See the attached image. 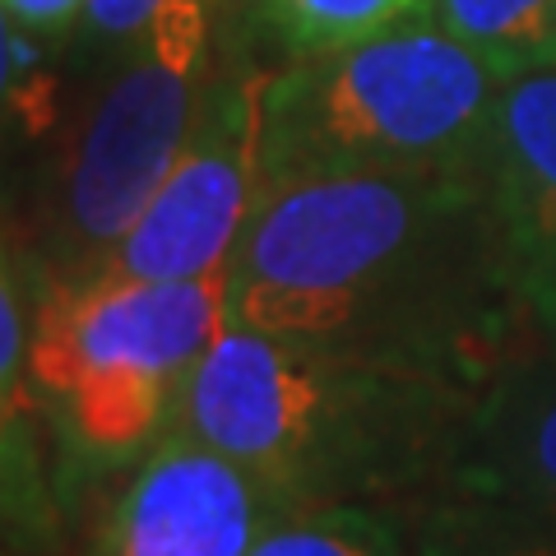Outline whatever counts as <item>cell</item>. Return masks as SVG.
<instances>
[{
  "label": "cell",
  "mask_w": 556,
  "mask_h": 556,
  "mask_svg": "<svg viewBox=\"0 0 556 556\" xmlns=\"http://www.w3.org/2000/svg\"><path fill=\"white\" fill-rule=\"evenodd\" d=\"M515 292L486 172H320L265 186L228 265V320L427 367Z\"/></svg>",
  "instance_id": "1"
},
{
  "label": "cell",
  "mask_w": 556,
  "mask_h": 556,
  "mask_svg": "<svg viewBox=\"0 0 556 556\" xmlns=\"http://www.w3.org/2000/svg\"><path fill=\"white\" fill-rule=\"evenodd\" d=\"M431 367L232 325L190 371L177 422L288 510L394 473L431 413Z\"/></svg>",
  "instance_id": "2"
},
{
  "label": "cell",
  "mask_w": 556,
  "mask_h": 556,
  "mask_svg": "<svg viewBox=\"0 0 556 556\" xmlns=\"http://www.w3.org/2000/svg\"><path fill=\"white\" fill-rule=\"evenodd\" d=\"M506 84L427 14L302 56L265 75V177L492 172Z\"/></svg>",
  "instance_id": "3"
},
{
  "label": "cell",
  "mask_w": 556,
  "mask_h": 556,
  "mask_svg": "<svg viewBox=\"0 0 556 556\" xmlns=\"http://www.w3.org/2000/svg\"><path fill=\"white\" fill-rule=\"evenodd\" d=\"M228 329V269L208 278H61L33 311L28 380L75 455L126 464L177 422L200 357Z\"/></svg>",
  "instance_id": "4"
},
{
  "label": "cell",
  "mask_w": 556,
  "mask_h": 556,
  "mask_svg": "<svg viewBox=\"0 0 556 556\" xmlns=\"http://www.w3.org/2000/svg\"><path fill=\"white\" fill-rule=\"evenodd\" d=\"M208 0L172 5L130 42L126 65L102 89L56 172L51 265L93 278L177 167L204 108Z\"/></svg>",
  "instance_id": "5"
},
{
  "label": "cell",
  "mask_w": 556,
  "mask_h": 556,
  "mask_svg": "<svg viewBox=\"0 0 556 556\" xmlns=\"http://www.w3.org/2000/svg\"><path fill=\"white\" fill-rule=\"evenodd\" d=\"M265 75H232L204 93L177 167L116 247L102 274L208 278L232 251L265 195Z\"/></svg>",
  "instance_id": "6"
},
{
  "label": "cell",
  "mask_w": 556,
  "mask_h": 556,
  "mask_svg": "<svg viewBox=\"0 0 556 556\" xmlns=\"http://www.w3.org/2000/svg\"><path fill=\"white\" fill-rule=\"evenodd\" d=\"M283 510L255 473L172 422L121 492L102 556H251Z\"/></svg>",
  "instance_id": "7"
},
{
  "label": "cell",
  "mask_w": 556,
  "mask_h": 556,
  "mask_svg": "<svg viewBox=\"0 0 556 556\" xmlns=\"http://www.w3.org/2000/svg\"><path fill=\"white\" fill-rule=\"evenodd\" d=\"M455 492L501 501L556 525V334L482 380L450 445Z\"/></svg>",
  "instance_id": "8"
},
{
  "label": "cell",
  "mask_w": 556,
  "mask_h": 556,
  "mask_svg": "<svg viewBox=\"0 0 556 556\" xmlns=\"http://www.w3.org/2000/svg\"><path fill=\"white\" fill-rule=\"evenodd\" d=\"M486 181L506 283L556 334V65L506 84Z\"/></svg>",
  "instance_id": "9"
},
{
  "label": "cell",
  "mask_w": 556,
  "mask_h": 556,
  "mask_svg": "<svg viewBox=\"0 0 556 556\" xmlns=\"http://www.w3.org/2000/svg\"><path fill=\"white\" fill-rule=\"evenodd\" d=\"M427 20L506 79L556 65V0H431Z\"/></svg>",
  "instance_id": "10"
},
{
  "label": "cell",
  "mask_w": 556,
  "mask_h": 556,
  "mask_svg": "<svg viewBox=\"0 0 556 556\" xmlns=\"http://www.w3.org/2000/svg\"><path fill=\"white\" fill-rule=\"evenodd\" d=\"M413 556H556V525L501 501L450 492L427 510Z\"/></svg>",
  "instance_id": "11"
},
{
  "label": "cell",
  "mask_w": 556,
  "mask_h": 556,
  "mask_svg": "<svg viewBox=\"0 0 556 556\" xmlns=\"http://www.w3.org/2000/svg\"><path fill=\"white\" fill-rule=\"evenodd\" d=\"M251 556H413V547L390 515L362 501H325L283 510L260 533Z\"/></svg>",
  "instance_id": "12"
},
{
  "label": "cell",
  "mask_w": 556,
  "mask_h": 556,
  "mask_svg": "<svg viewBox=\"0 0 556 556\" xmlns=\"http://www.w3.org/2000/svg\"><path fill=\"white\" fill-rule=\"evenodd\" d=\"M431 0H255L260 20L274 28L292 56H325L353 47L371 33H386L404 20L427 14Z\"/></svg>",
  "instance_id": "13"
},
{
  "label": "cell",
  "mask_w": 556,
  "mask_h": 556,
  "mask_svg": "<svg viewBox=\"0 0 556 556\" xmlns=\"http://www.w3.org/2000/svg\"><path fill=\"white\" fill-rule=\"evenodd\" d=\"M5 112L28 139L56 126V61L42 38L5 24Z\"/></svg>",
  "instance_id": "14"
},
{
  "label": "cell",
  "mask_w": 556,
  "mask_h": 556,
  "mask_svg": "<svg viewBox=\"0 0 556 556\" xmlns=\"http://www.w3.org/2000/svg\"><path fill=\"white\" fill-rule=\"evenodd\" d=\"M167 5H172V0H89V10H84V24H89V33H93L98 42L130 47Z\"/></svg>",
  "instance_id": "15"
},
{
  "label": "cell",
  "mask_w": 556,
  "mask_h": 556,
  "mask_svg": "<svg viewBox=\"0 0 556 556\" xmlns=\"http://www.w3.org/2000/svg\"><path fill=\"white\" fill-rule=\"evenodd\" d=\"M0 10H5V24L33 33L42 42H56L75 28V20L89 10V0H0Z\"/></svg>",
  "instance_id": "16"
}]
</instances>
